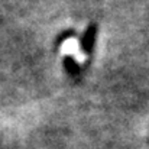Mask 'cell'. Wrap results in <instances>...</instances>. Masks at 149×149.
<instances>
[{"instance_id": "obj_1", "label": "cell", "mask_w": 149, "mask_h": 149, "mask_svg": "<svg viewBox=\"0 0 149 149\" xmlns=\"http://www.w3.org/2000/svg\"><path fill=\"white\" fill-rule=\"evenodd\" d=\"M78 51H80V45L77 42V39H68L64 45H62V52L64 54H70V55H75L77 56V61H83V55H78Z\"/></svg>"}]
</instances>
